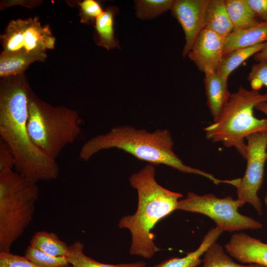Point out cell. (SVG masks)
Segmentation results:
<instances>
[{
    "mask_svg": "<svg viewBox=\"0 0 267 267\" xmlns=\"http://www.w3.org/2000/svg\"><path fill=\"white\" fill-rule=\"evenodd\" d=\"M246 139L247 166L236 187L237 199L244 204H251L262 215V204L258 193L263 182L267 160V130L252 134Z\"/></svg>",
    "mask_w": 267,
    "mask_h": 267,
    "instance_id": "9c48e42d",
    "label": "cell"
},
{
    "mask_svg": "<svg viewBox=\"0 0 267 267\" xmlns=\"http://www.w3.org/2000/svg\"><path fill=\"white\" fill-rule=\"evenodd\" d=\"M254 59L255 60L259 62L267 60V46L262 51L256 53L254 56Z\"/></svg>",
    "mask_w": 267,
    "mask_h": 267,
    "instance_id": "4dcf8cb0",
    "label": "cell"
},
{
    "mask_svg": "<svg viewBox=\"0 0 267 267\" xmlns=\"http://www.w3.org/2000/svg\"><path fill=\"white\" fill-rule=\"evenodd\" d=\"M224 38L205 28L200 33L188 54L200 71L217 72L224 57Z\"/></svg>",
    "mask_w": 267,
    "mask_h": 267,
    "instance_id": "8fae6325",
    "label": "cell"
},
{
    "mask_svg": "<svg viewBox=\"0 0 267 267\" xmlns=\"http://www.w3.org/2000/svg\"><path fill=\"white\" fill-rule=\"evenodd\" d=\"M81 22L87 24L94 23L103 10L100 3L94 0H85L79 3Z\"/></svg>",
    "mask_w": 267,
    "mask_h": 267,
    "instance_id": "484cf974",
    "label": "cell"
},
{
    "mask_svg": "<svg viewBox=\"0 0 267 267\" xmlns=\"http://www.w3.org/2000/svg\"><path fill=\"white\" fill-rule=\"evenodd\" d=\"M209 0H175L171 12L181 25L185 44L182 55H188L198 36L204 28V18Z\"/></svg>",
    "mask_w": 267,
    "mask_h": 267,
    "instance_id": "30bf717a",
    "label": "cell"
},
{
    "mask_svg": "<svg viewBox=\"0 0 267 267\" xmlns=\"http://www.w3.org/2000/svg\"><path fill=\"white\" fill-rule=\"evenodd\" d=\"M154 165L149 164L133 174L129 182L137 194L136 212L120 219L118 226L128 229L132 242L129 250L131 255L149 259L160 250L154 243L152 230L162 219L175 210L183 195L169 190L155 179Z\"/></svg>",
    "mask_w": 267,
    "mask_h": 267,
    "instance_id": "7a4b0ae2",
    "label": "cell"
},
{
    "mask_svg": "<svg viewBox=\"0 0 267 267\" xmlns=\"http://www.w3.org/2000/svg\"><path fill=\"white\" fill-rule=\"evenodd\" d=\"M31 92L21 80L5 81L0 89V135L11 149L17 172L36 183L57 178L56 161L31 141L28 131V102Z\"/></svg>",
    "mask_w": 267,
    "mask_h": 267,
    "instance_id": "6da1fadb",
    "label": "cell"
},
{
    "mask_svg": "<svg viewBox=\"0 0 267 267\" xmlns=\"http://www.w3.org/2000/svg\"><path fill=\"white\" fill-rule=\"evenodd\" d=\"M255 109L263 113L267 116V102L258 104L256 106Z\"/></svg>",
    "mask_w": 267,
    "mask_h": 267,
    "instance_id": "1f68e13d",
    "label": "cell"
},
{
    "mask_svg": "<svg viewBox=\"0 0 267 267\" xmlns=\"http://www.w3.org/2000/svg\"><path fill=\"white\" fill-rule=\"evenodd\" d=\"M84 244L76 241L69 246V251L66 256L68 263L72 267H145L146 263L138 261L133 263L108 264L99 262L87 256L84 253Z\"/></svg>",
    "mask_w": 267,
    "mask_h": 267,
    "instance_id": "ffe728a7",
    "label": "cell"
},
{
    "mask_svg": "<svg viewBox=\"0 0 267 267\" xmlns=\"http://www.w3.org/2000/svg\"><path fill=\"white\" fill-rule=\"evenodd\" d=\"M222 232L216 226L212 228L206 234L199 247L194 251L187 253L183 257L172 258L165 260L152 267H197L202 262L201 256Z\"/></svg>",
    "mask_w": 267,
    "mask_h": 267,
    "instance_id": "e0dca14e",
    "label": "cell"
},
{
    "mask_svg": "<svg viewBox=\"0 0 267 267\" xmlns=\"http://www.w3.org/2000/svg\"><path fill=\"white\" fill-rule=\"evenodd\" d=\"M0 39L3 54L44 53L54 48L55 41L49 26H42L38 17L11 21Z\"/></svg>",
    "mask_w": 267,
    "mask_h": 267,
    "instance_id": "ba28073f",
    "label": "cell"
},
{
    "mask_svg": "<svg viewBox=\"0 0 267 267\" xmlns=\"http://www.w3.org/2000/svg\"><path fill=\"white\" fill-rule=\"evenodd\" d=\"M202 262V267H266L258 264L243 265L234 262L216 241L205 252Z\"/></svg>",
    "mask_w": 267,
    "mask_h": 267,
    "instance_id": "603a6c76",
    "label": "cell"
},
{
    "mask_svg": "<svg viewBox=\"0 0 267 267\" xmlns=\"http://www.w3.org/2000/svg\"><path fill=\"white\" fill-rule=\"evenodd\" d=\"M248 80L252 89L258 90L263 86L267 87V60L252 65Z\"/></svg>",
    "mask_w": 267,
    "mask_h": 267,
    "instance_id": "4316f807",
    "label": "cell"
},
{
    "mask_svg": "<svg viewBox=\"0 0 267 267\" xmlns=\"http://www.w3.org/2000/svg\"><path fill=\"white\" fill-rule=\"evenodd\" d=\"M225 2L233 31L247 29L261 22L247 0H225Z\"/></svg>",
    "mask_w": 267,
    "mask_h": 267,
    "instance_id": "ac0fdd59",
    "label": "cell"
},
{
    "mask_svg": "<svg viewBox=\"0 0 267 267\" xmlns=\"http://www.w3.org/2000/svg\"><path fill=\"white\" fill-rule=\"evenodd\" d=\"M24 256L31 262L43 267H65L69 266L66 256H54L29 246Z\"/></svg>",
    "mask_w": 267,
    "mask_h": 267,
    "instance_id": "d4e9b609",
    "label": "cell"
},
{
    "mask_svg": "<svg viewBox=\"0 0 267 267\" xmlns=\"http://www.w3.org/2000/svg\"><path fill=\"white\" fill-rule=\"evenodd\" d=\"M118 8L110 6L96 19L94 23V39L98 45L108 50L120 49L117 39L114 34V20L118 13Z\"/></svg>",
    "mask_w": 267,
    "mask_h": 267,
    "instance_id": "9a60e30c",
    "label": "cell"
},
{
    "mask_svg": "<svg viewBox=\"0 0 267 267\" xmlns=\"http://www.w3.org/2000/svg\"><path fill=\"white\" fill-rule=\"evenodd\" d=\"M267 102V93L247 89L240 86L230 98L219 119L204 129L207 139L234 147L245 159V139L254 133L267 130V118L258 119L254 114L257 105Z\"/></svg>",
    "mask_w": 267,
    "mask_h": 267,
    "instance_id": "277c9868",
    "label": "cell"
},
{
    "mask_svg": "<svg viewBox=\"0 0 267 267\" xmlns=\"http://www.w3.org/2000/svg\"><path fill=\"white\" fill-rule=\"evenodd\" d=\"M265 203L266 207V216L267 217V192L266 193V194L265 197Z\"/></svg>",
    "mask_w": 267,
    "mask_h": 267,
    "instance_id": "d6a6232c",
    "label": "cell"
},
{
    "mask_svg": "<svg viewBox=\"0 0 267 267\" xmlns=\"http://www.w3.org/2000/svg\"><path fill=\"white\" fill-rule=\"evenodd\" d=\"M261 21L267 22V0H247Z\"/></svg>",
    "mask_w": 267,
    "mask_h": 267,
    "instance_id": "f546056e",
    "label": "cell"
},
{
    "mask_svg": "<svg viewBox=\"0 0 267 267\" xmlns=\"http://www.w3.org/2000/svg\"><path fill=\"white\" fill-rule=\"evenodd\" d=\"M173 0H135V14L142 19H153L163 13L171 10Z\"/></svg>",
    "mask_w": 267,
    "mask_h": 267,
    "instance_id": "cb8c5ba5",
    "label": "cell"
},
{
    "mask_svg": "<svg viewBox=\"0 0 267 267\" xmlns=\"http://www.w3.org/2000/svg\"><path fill=\"white\" fill-rule=\"evenodd\" d=\"M226 252L242 264L267 267V243L244 232L233 234L225 245Z\"/></svg>",
    "mask_w": 267,
    "mask_h": 267,
    "instance_id": "7c38bea8",
    "label": "cell"
},
{
    "mask_svg": "<svg viewBox=\"0 0 267 267\" xmlns=\"http://www.w3.org/2000/svg\"><path fill=\"white\" fill-rule=\"evenodd\" d=\"M174 146L167 129L150 132L130 126H118L86 141L81 148L79 158L86 162L101 151L117 148L153 165H164L182 173L201 176L216 184L223 183V180L211 174L184 164L175 152Z\"/></svg>",
    "mask_w": 267,
    "mask_h": 267,
    "instance_id": "3957f363",
    "label": "cell"
},
{
    "mask_svg": "<svg viewBox=\"0 0 267 267\" xmlns=\"http://www.w3.org/2000/svg\"><path fill=\"white\" fill-rule=\"evenodd\" d=\"M46 57L45 53L30 54L19 53L12 54H1L0 56V76L7 78L22 73L32 63L43 61Z\"/></svg>",
    "mask_w": 267,
    "mask_h": 267,
    "instance_id": "d6986e66",
    "label": "cell"
},
{
    "mask_svg": "<svg viewBox=\"0 0 267 267\" xmlns=\"http://www.w3.org/2000/svg\"><path fill=\"white\" fill-rule=\"evenodd\" d=\"M38 198L37 183L13 170L0 172V252H10L32 222Z\"/></svg>",
    "mask_w": 267,
    "mask_h": 267,
    "instance_id": "8992f818",
    "label": "cell"
},
{
    "mask_svg": "<svg viewBox=\"0 0 267 267\" xmlns=\"http://www.w3.org/2000/svg\"><path fill=\"white\" fill-rule=\"evenodd\" d=\"M244 204L230 196L219 198L211 193L200 195L189 192L185 198L178 201L177 210L204 215L212 219L216 226L223 232L262 228V223L239 213L238 209Z\"/></svg>",
    "mask_w": 267,
    "mask_h": 267,
    "instance_id": "52a82bcc",
    "label": "cell"
},
{
    "mask_svg": "<svg viewBox=\"0 0 267 267\" xmlns=\"http://www.w3.org/2000/svg\"><path fill=\"white\" fill-rule=\"evenodd\" d=\"M16 159L9 146L2 139L0 141V172L13 170Z\"/></svg>",
    "mask_w": 267,
    "mask_h": 267,
    "instance_id": "f1b7e54d",
    "label": "cell"
},
{
    "mask_svg": "<svg viewBox=\"0 0 267 267\" xmlns=\"http://www.w3.org/2000/svg\"><path fill=\"white\" fill-rule=\"evenodd\" d=\"M267 46V42L256 45L235 50L223 57L217 73L228 79L230 74L250 57L255 55Z\"/></svg>",
    "mask_w": 267,
    "mask_h": 267,
    "instance_id": "7402d4cb",
    "label": "cell"
},
{
    "mask_svg": "<svg viewBox=\"0 0 267 267\" xmlns=\"http://www.w3.org/2000/svg\"><path fill=\"white\" fill-rule=\"evenodd\" d=\"M207 105L214 122L216 121L229 99L227 79L217 72L205 74L204 79Z\"/></svg>",
    "mask_w": 267,
    "mask_h": 267,
    "instance_id": "4fadbf2b",
    "label": "cell"
},
{
    "mask_svg": "<svg viewBox=\"0 0 267 267\" xmlns=\"http://www.w3.org/2000/svg\"><path fill=\"white\" fill-rule=\"evenodd\" d=\"M30 245L54 256H66L69 246L54 232H36L30 241Z\"/></svg>",
    "mask_w": 267,
    "mask_h": 267,
    "instance_id": "44dd1931",
    "label": "cell"
},
{
    "mask_svg": "<svg viewBox=\"0 0 267 267\" xmlns=\"http://www.w3.org/2000/svg\"><path fill=\"white\" fill-rule=\"evenodd\" d=\"M205 28L225 37L233 31L225 0H209L205 13Z\"/></svg>",
    "mask_w": 267,
    "mask_h": 267,
    "instance_id": "2e32d148",
    "label": "cell"
},
{
    "mask_svg": "<svg viewBox=\"0 0 267 267\" xmlns=\"http://www.w3.org/2000/svg\"><path fill=\"white\" fill-rule=\"evenodd\" d=\"M267 42V22L261 21L247 29L233 31L224 38V56L240 48Z\"/></svg>",
    "mask_w": 267,
    "mask_h": 267,
    "instance_id": "5bb4252c",
    "label": "cell"
},
{
    "mask_svg": "<svg viewBox=\"0 0 267 267\" xmlns=\"http://www.w3.org/2000/svg\"><path fill=\"white\" fill-rule=\"evenodd\" d=\"M81 120L77 112L63 107H53L32 93L28 102V131L32 143L52 160L81 134Z\"/></svg>",
    "mask_w": 267,
    "mask_h": 267,
    "instance_id": "5b68a950",
    "label": "cell"
},
{
    "mask_svg": "<svg viewBox=\"0 0 267 267\" xmlns=\"http://www.w3.org/2000/svg\"><path fill=\"white\" fill-rule=\"evenodd\" d=\"M0 267H43L28 260L25 256L0 252ZM65 267H72L69 265Z\"/></svg>",
    "mask_w": 267,
    "mask_h": 267,
    "instance_id": "83f0119b",
    "label": "cell"
}]
</instances>
